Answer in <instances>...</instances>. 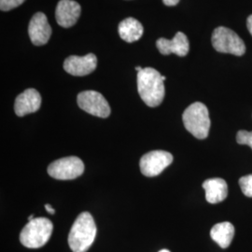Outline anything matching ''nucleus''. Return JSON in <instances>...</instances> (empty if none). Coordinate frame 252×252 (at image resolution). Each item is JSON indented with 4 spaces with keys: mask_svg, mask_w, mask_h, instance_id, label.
Returning a JSON list of instances; mask_svg holds the SVG:
<instances>
[{
    "mask_svg": "<svg viewBox=\"0 0 252 252\" xmlns=\"http://www.w3.org/2000/svg\"><path fill=\"white\" fill-rule=\"evenodd\" d=\"M247 27H248V29H249V31H250V33L252 34V14L248 17V20H247Z\"/></svg>",
    "mask_w": 252,
    "mask_h": 252,
    "instance_id": "obj_21",
    "label": "nucleus"
},
{
    "mask_svg": "<svg viewBox=\"0 0 252 252\" xmlns=\"http://www.w3.org/2000/svg\"><path fill=\"white\" fill-rule=\"evenodd\" d=\"M35 218H34V215H30V216L28 217V221H30V220H34Z\"/></svg>",
    "mask_w": 252,
    "mask_h": 252,
    "instance_id": "obj_24",
    "label": "nucleus"
},
{
    "mask_svg": "<svg viewBox=\"0 0 252 252\" xmlns=\"http://www.w3.org/2000/svg\"><path fill=\"white\" fill-rule=\"evenodd\" d=\"M81 15V5L74 0H60L55 10L56 22L60 27H73Z\"/></svg>",
    "mask_w": 252,
    "mask_h": 252,
    "instance_id": "obj_11",
    "label": "nucleus"
},
{
    "mask_svg": "<svg viewBox=\"0 0 252 252\" xmlns=\"http://www.w3.org/2000/svg\"><path fill=\"white\" fill-rule=\"evenodd\" d=\"M97 65V58L94 54L85 56L71 55L63 63V69L73 76H86L94 72Z\"/></svg>",
    "mask_w": 252,
    "mask_h": 252,
    "instance_id": "obj_9",
    "label": "nucleus"
},
{
    "mask_svg": "<svg viewBox=\"0 0 252 252\" xmlns=\"http://www.w3.org/2000/svg\"><path fill=\"white\" fill-rule=\"evenodd\" d=\"M239 185L244 194L248 197H252V175L242 177L239 180Z\"/></svg>",
    "mask_w": 252,
    "mask_h": 252,
    "instance_id": "obj_17",
    "label": "nucleus"
},
{
    "mask_svg": "<svg viewBox=\"0 0 252 252\" xmlns=\"http://www.w3.org/2000/svg\"><path fill=\"white\" fill-rule=\"evenodd\" d=\"M25 1L26 0H0V9L3 11H8L17 8Z\"/></svg>",
    "mask_w": 252,
    "mask_h": 252,
    "instance_id": "obj_19",
    "label": "nucleus"
},
{
    "mask_svg": "<svg viewBox=\"0 0 252 252\" xmlns=\"http://www.w3.org/2000/svg\"><path fill=\"white\" fill-rule=\"evenodd\" d=\"M173 162V155L164 151H153L146 153L140 159V170L146 177L160 175Z\"/></svg>",
    "mask_w": 252,
    "mask_h": 252,
    "instance_id": "obj_8",
    "label": "nucleus"
},
{
    "mask_svg": "<svg viewBox=\"0 0 252 252\" xmlns=\"http://www.w3.org/2000/svg\"><path fill=\"white\" fill-rule=\"evenodd\" d=\"M79 107L91 115L99 118H108L110 115V107L106 98L95 91H84L78 94Z\"/></svg>",
    "mask_w": 252,
    "mask_h": 252,
    "instance_id": "obj_7",
    "label": "nucleus"
},
{
    "mask_svg": "<svg viewBox=\"0 0 252 252\" xmlns=\"http://www.w3.org/2000/svg\"><path fill=\"white\" fill-rule=\"evenodd\" d=\"M236 141L240 145H248L252 149V132L241 130L236 135Z\"/></svg>",
    "mask_w": 252,
    "mask_h": 252,
    "instance_id": "obj_18",
    "label": "nucleus"
},
{
    "mask_svg": "<svg viewBox=\"0 0 252 252\" xmlns=\"http://www.w3.org/2000/svg\"><path fill=\"white\" fill-rule=\"evenodd\" d=\"M142 69H143V68H142L141 66H136V67H135V70H136L137 72H140Z\"/></svg>",
    "mask_w": 252,
    "mask_h": 252,
    "instance_id": "obj_23",
    "label": "nucleus"
},
{
    "mask_svg": "<svg viewBox=\"0 0 252 252\" xmlns=\"http://www.w3.org/2000/svg\"><path fill=\"white\" fill-rule=\"evenodd\" d=\"M162 2L167 7H173L176 6L180 2V0H162Z\"/></svg>",
    "mask_w": 252,
    "mask_h": 252,
    "instance_id": "obj_20",
    "label": "nucleus"
},
{
    "mask_svg": "<svg viewBox=\"0 0 252 252\" xmlns=\"http://www.w3.org/2000/svg\"><path fill=\"white\" fill-rule=\"evenodd\" d=\"M41 106V96L36 89L24 91L15 99L14 111L19 117L37 111Z\"/></svg>",
    "mask_w": 252,
    "mask_h": 252,
    "instance_id": "obj_12",
    "label": "nucleus"
},
{
    "mask_svg": "<svg viewBox=\"0 0 252 252\" xmlns=\"http://www.w3.org/2000/svg\"><path fill=\"white\" fill-rule=\"evenodd\" d=\"M84 172V163L76 156L61 158L48 166L49 175L59 180H75Z\"/></svg>",
    "mask_w": 252,
    "mask_h": 252,
    "instance_id": "obj_6",
    "label": "nucleus"
},
{
    "mask_svg": "<svg viewBox=\"0 0 252 252\" xmlns=\"http://www.w3.org/2000/svg\"><path fill=\"white\" fill-rule=\"evenodd\" d=\"M29 37L34 45H45L52 35V28L48 19L42 12H36L28 26Z\"/></svg>",
    "mask_w": 252,
    "mask_h": 252,
    "instance_id": "obj_10",
    "label": "nucleus"
},
{
    "mask_svg": "<svg viewBox=\"0 0 252 252\" xmlns=\"http://www.w3.org/2000/svg\"><path fill=\"white\" fill-rule=\"evenodd\" d=\"M212 46L217 52L222 54L242 56L246 53V45L241 37L227 27H217L213 31Z\"/></svg>",
    "mask_w": 252,
    "mask_h": 252,
    "instance_id": "obj_5",
    "label": "nucleus"
},
{
    "mask_svg": "<svg viewBox=\"0 0 252 252\" xmlns=\"http://www.w3.org/2000/svg\"><path fill=\"white\" fill-rule=\"evenodd\" d=\"M159 252H170L168 250H162V251H160Z\"/></svg>",
    "mask_w": 252,
    "mask_h": 252,
    "instance_id": "obj_25",
    "label": "nucleus"
},
{
    "mask_svg": "<svg viewBox=\"0 0 252 252\" xmlns=\"http://www.w3.org/2000/svg\"><path fill=\"white\" fill-rule=\"evenodd\" d=\"M211 238L221 249L228 248L234 236V227L230 222H220L213 226L210 231Z\"/></svg>",
    "mask_w": 252,
    "mask_h": 252,
    "instance_id": "obj_16",
    "label": "nucleus"
},
{
    "mask_svg": "<svg viewBox=\"0 0 252 252\" xmlns=\"http://www.w3.org/2000/svg\"><path fill=\"white\" fill-rule=\"evenodd\" d=\"M162 81H164L166 80V77H164V76H162Z\"/></svg>",
    "mask_w": 252,
    "mask_h": 252,
    "instance_id": "obj_26",
    "label": "nucleus"
},
{
    "mask_svg": "<svg viewBox=\"0 0 252 252\" xmlns=\"http://www.w3.org/2000/svg\"><path fill=\"white\" fill-rule=\"evenodd\" d=\"M119 35L126 42L133 43L138 40L144 32L143 26L135 18H127L122 21L118 27Z\"/></svg>",
    "mask_w": 252,
    "mask_h": 252,
    "instance_id": "obj_15",
    "label": "nucleus"
},
{
    "mask_svg": "<svg viewBox=\"0 0 252 252\" xmlns=\"http://www.w3.org/2000/svg\"><path fill=\"white\" fill-rule=\"evenodd\" d=\"M206 199L210 204H218L225 200L228 195V185L222 179H209L203 183Z\"/></svg>",
    "mask_w": 252,
    "mask_h": 252,
    "instance_id": "obj_14",
    "label": "nucleus"
},
{
    "mask_svg": "<svg viewBox=\"0 0 252 252\" xmlns=\"http://www.w3.org/2000/svg\"><path fill=\"white\" fill-rule=\"evenodd\" d=\"M185 128L198 139L207 138L210 129V119L207 107L195 102L185 109L182 115Z\"/></svg>",
    "mask_w": 252,
    "mask_h": 252,
    "instance_id": "obj_4",
    "label": "nucleus"
},
{
    "mask_svg": "<svg viewBox=\"0 0 252 252\" xmlns=\"http://www.w3.org/2000/svg\"><path fill=\"white\" fill-rule=\"evenodd\" d=\"M53 222L47 218H35L28 221L20 234V242L28 249L43 247L51 238Z\"/></svg>",
    "mask_w": 252,
    "mask_h": 252,
    "instance_id": "obj_3",
    "label": "nucleus"
},
{
    "mask_svg": "<svg viewBox=\"0 0 252 252\" xmlns=\"http://www.w3.org/2000/svg\"><path fill=\"white\" fill-rule=\"evenodd\" d=\"M45 208L46 210H47V212H48V213H50L51 215H54V214H55V210H54V208L52 207V206H51L50 204H46Z\"/></svg>",
    "mask_w": 252,
    "mask_h": 252,
    "instance_id": "obj_22",
    "label": "nucleus"
},
{
    "mask_svg": "<svg viewBox=\"0 0 252 252\" xmlns=\"http://www.w3.org/2000/svg\"><path fill=\"white\" fill-rule=\"evenodd\" d=\"M156 46L163 55L175 54L183 57L188 54L189 50V39L182 32H178L171 40L163 37L159 38L156 41Z\"/></svg>",
    "mask_w": 252,
    "mask_h": 252,
    "instance_id": "obj_13",
    "label": "nucleus"
},
{
    "mask_svg": "<svg viewBox=\"0 0 252 252\" xmlns=\"http://www.w3.org/2000/svg\"><path fill=\"white\" fill-rule=\"evenodd\" d=\"M137 90L147 106L158 107L165 94L162 75L153 67L143 68L137 73Z\"/></svg>",
    "mask_w": 252,
    "mask_h": 252,
    "instance_id": "obj_1",
    "label": "nucleus"
},
{
    "mask_svg": "<svg viewBox=\"0 0 252 252\" xmlns=\"http://www.w3.org/2000/svg\"><path fill=\"white\" fill-rule=\"evenodd\" d=\"M96 225L89 212H82L74 221L68 234V245L73 252H86L94 242Z\"/></svg>",
    "mask_w": 252,
    "mask_h": 252,
    "instance_id": "obj_2",
    "label": "nucleus"
}]
</instances>
